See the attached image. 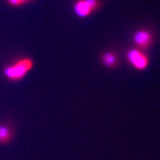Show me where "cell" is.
Returning <instances> with one entry per match:
<instances>
[{
	"mask_svg": "<svg viewBox=\"0 0 160 160\" xmlns=\"http://www.w3.org/2000/svg\"><path fill=\"white\" fill-rule=\"evenodd\" d=\"M33 61L30 58H24L17 61L15 64L10 65L4 70V74L11 80H20L23 78L33 68Z\"/></svg>",
	"mask_w": 160,
	"mask_h": 160,
	"instance_id": "cell-1",
	"label": "cell"
},
{
	"mask_svg": "<svg viewBox=\"0 0 160 160\" xmlns=\"http://www.w3.org/2000/svg\"><path fill=\"white\" fill-rule=\"evenodd\" d=\"M99 7L98 0H78L74 4V12L80 17H88Z\"/></svg>",
	"mask_w": 160,
	"mask_h": 160,
	"instance_id": "cell-2",
	"label": "cell"
},
{
	"mask_svg": "<svg viewBox=\"0 0 160 160\" xmlns=\"http://www.w3.org/2000/svg\"><path fill=\"white\" fill-rule=\"evenodd\" d=\"M128 59L130 63L137 70H144L148 66L147 57L137 49H132L128 53Z\"/></svg>",
	"mask_w": 160,
	"mask_h": 160,
	"instance_id": "cell-3",
	"label": "cell"
},
{
	"mask_svg": "<svg viewBox=\"0 0 160 160\" xmlns=\"http://www.w3.org/2000/svg\"><path fill=\"white\" fill-rule=\"evenodd\" d=\"M152 37L146 30H139L134 34V42L138 47L147 48L151 43Z\"/></svg>",
	"mask_w": 160,
	"mask_h": 160,
	"instance_id": "cell-4",
	"label": "cell"
},
{
	"mask_svg": "<svg viewBox=\"0 0 160 160\" xmlns=\"http://www.w3.org/2000/svg\"><path fill=\"white\" fill-rule=\"evenodd\" d=\"M102 61L107 67H113L114 65H115L116 57L113 53L106 52L102 57Z\"/></svg>",
	"mask_w": 160,
	"mask_h": 160,
	"instance_id": "cell-5",
	"label": "cell"
},
{
	"mask_svg": "<svg viewBox=\"0 0 160 160\" xmlns=\"http://www.w3.org/2000/svg\"><path fill=\"white\" fill-rule=\"evenodd\" d=\"M11 139V132L6 126H0V143H7Z\"/></svg>",
	"mask_w": 160,
	"mask_h": 160,
	"instance_id": "cell-6",
	"label": "cell"
},
{
	"mask_svg": "<svg viewBox=\"0 0 160 160\" xmlns=\"http://www.w3.org/2000/svg\"><path fill=\"white\" fill-rule=\"evenodd\" d=\"M8 3H10L12 6H15V7H19L21 6V2L20 0H8Z\"/></svg>",
	"mask_w": 160,
	"mask_h": 160,
	"instance_id": "cell-7",
	"label": "cell"
},
{
	"mask_svg": "<svg viewBox=\"0 0 160 160\" xmlns=\"http://www.w3.org/2000/svg\"><path fill=\"white\" fill-rule=\"evenodd\" d=\"M21 2V4H25V3H26V2H30V0H20Z\"/></svg>",
	"mask_w": 160,
	"mask_h": 160,
	"instance_id": "cell-8",
	"label": "cell"
},
{
	"mask_svg": "<svg viewBox=\"0 0 160 160\" xmlns=\"http://www.w3.org/2000/svg\"><path fill=\"white\" fill-rule=\"evenodd\" d=\"M30 1H32V0H30Z\"/></svg>",
	"mask_w": 160,
	"mask_h": 160,
	"instance_id": "cell-9",
	"label": "cell"
}]
</instances>
